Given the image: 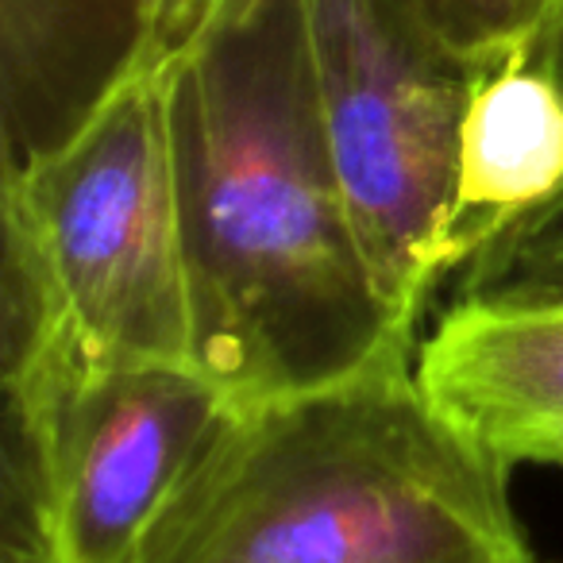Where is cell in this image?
Segmentation results:
<instances>
[{
    "label": "cell",
    "instance_id": "10",
    "mask_svg": "<svg viewBox=\"0 0 563 563\" xmlns=\"http://www.w3.org/2000/svg\"><path fill=\"white\" fill-rule=\"evenodd\" d=\"M421 9L460 55L494 66L521 51H537L563 0H421Z\"/></svg>",
    "mask_w": 563,
    "mask_h": 563
},
{
    "label": "cell",
    "instance_id": "2",
    "mask_svg": "<svg viewBox=\"0 0 563 563\" xmlns=\"http://www.w3.org/2000/svg\"><path fill=\"white\" fill-rule=\"evenodd\" d=\"M143 563H537L509 471L432 409L413 360L240 409Z\"/></svg>",
    "mask_w": 563,
    "mask_h": 563
},
{
    "label": "cell",
    "instance_id": "4",
    "mask_svg": "<svg viewBox=\"0 0 563 563\" xmlns=\"http://www.w3.org/2000/svg\"><path fill=\"white\" fill-rule=\"evenodd\" d=\"M317 109L355 235L417 340L448 278L444 235L460 128L486 66L444 40L421 0H306Z\"/></svg>",
    "mask_w": 563,
    "mask_h": 563
},
{
    "label": "cell",
    "instance_id": "11",
    "mask_svg": "<svg viewBox=\"0 0 563 563\" xmlns=\"http://www.w3.org/2000/svg\"><path fill=\"white\" fill-rule=\"evenodd\" d=\"M224 0H143L147 12V51L158 63H174L194 35L217 16Z\"/></svg>",
    "mask_w": 563,
    "mask_h": 563
},
{
    "label": "cell",
    "instance_id": "1",
    "mask_svg": "<svg viewBox=\"0 0 563 563\" xmlns=\"http://www.w3.org/2000/svg\"><path fill=\"white\" fill-rule=\"evenodd\" d=\"M170 143L194 363L235 406L413 360L324 143L306 0L220 4L170 63Z\"/></svg>",
    "mask_w": 563,
    "mask_h": 563
},
{
    "label": "cell",
    "instance_id": "9",
    "mask_svg": "<svg viewBox=\"0 0 563 563\" xmlns=\"http://www.w3.org/2000/svg\"><path fill=\"white\" fill-rule=\"evenodd\" d=\"M455 298H563V197L463 266Z\"/></svg>",
    "mask_w": 563,
    "mask_h": 563
},
{
    "label": "cell",
    "instance_id": "6",
    "mask_svg": "<svg viewBox=\"0 0 563 563\" xmlns=\"http://www.w3.org/2000/svg\"><path fill=\"white\" fill-rule=\"evenodd\" d=\"M417 383L501 467H563V298H455L413 355Z\"/></svg>",
    "mask_w": 563,
    "mask_h": 563
},
{
    "label": "cell",
    "instance_id": "5",
    "mask_svg": "<svg viewBox=\"0 0 563 563\" xmlns=\"http://www.w3.org/2000/svg\"><path fill=\"white\" fill-rule=\"evenodd\" d=\"M4 413V563H143L240 406L194 363H135Z\"/></svg>",
    "mask_w": 563,
    "mask_h": 563
},
{
    "label": "cell",
    "instance_id": "12",
    "mask_svg": "<svg viewBox=\"0 0 563 563\" xmlns=\"http://www.w3.org/2000/svg\"><path fill=\"white\" fill-rule=\"evenodd\" d=\"M540 55H544V63L552 66V74L560 78V86H563V9L555 12L552 27H548L544 43H540Z\"/></svg>",
    "mask_w": 563,
    "mask_h": 563
},
{
    "label": "cell",
    "instance_id": "7",
    "mask_svg": "<svg viewBox=\"0 0 563 563\" xmlns=\"http://www.w3.org/2000/svg\"><path fill=\"white\" fill-rule=\"evenodd\" d=\"M143 63H158L143 0H0L4 174L78 135Z\"/></svg>",
    "mask_w": 563,
    "mask_h": 563
},
{
    "label": "cell",
    "instance_id": "3",
    "mask_svg": "<svg viewBox=\"0 0 563 563\" xmlns=\"http://www.w3.org/2000/svg\"><path fill=\"white\" fill-rule=\"evenodd\" d=\"M135 363H194L170 63H143L78 135L4 174V398Z\"/></svg>",
    "mask_w": 563,
    "mask_h": 563
},
{
    "label": "cell",
    "instance_id": "8",
    "mask_svg": "<svg viewBox=\"0 0 563 563\" xmlns=\"http://www.w3.org/2000/svg\"><path fill=\"white\" fill-rule=\"evenodd\" d=\"M563 197V86L537 51L486 66L460 128L444 271Z\"/></svg>",
    "mask_w": 563,
    "mask_h": 563
}]
</instances>
